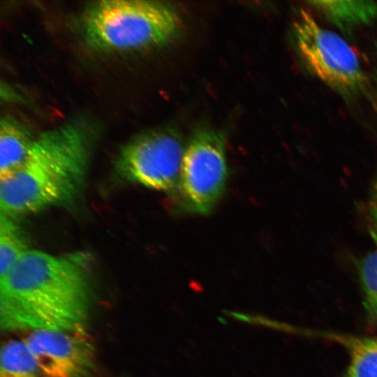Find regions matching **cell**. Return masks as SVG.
Returning <instances> with one entry per match:
<instances>
[{"label":"cell","mask_w":377,"mask_h":377,"mask_svg":"<svg viewBox=\"0 0 377 377\" xmlns=\"http://www.w3.org/2000/svg\"><path fill=\"white\" fill-rule=\"evenodd\" d=\"M368 210L372 222L377 230V177L374 179L370 189Z\"/></svg>","instance_id":"5bb4252c"},{"label":"cell","mask_w":377,"mask_h":377,"mask_svg":"<svg viewBox=\"0 0 377 377\" xmlns=\"http://www.w3.org/2000/svg\"><path fill=\"white\" fill-rule=\"evenodd\" d=\"M29 250L27 241L22 228L12 216L1 213L0 276Z\"/></svg>","instance_id":"8fae6325"},{"label":"cell","mask_w":377,"mask_h":377,"mask_svg":"<svg viewBox=\"0 0 377 377\" xmlns=\"http://www.w3.org/2000/svg\"><path fill=\"white\" fill-rule=\"evenodd\" d=\"M308 3L341 29L367 24L377 17V3L371 1H311Z\"/></svg>","instance_id":"9c48e42d"},{"label":"cell","mask_w":377,"mask_h":377,"mask_svg":"<svg viewBox=\"0 0 377 377\" xmlns=\"http://www.w3.org/2000/svg\"><path fill=\"white\" fill-rule=\"evenodd\" d=\"M346 377H377V337L353 343Z\"/></svg>","instance_id":"7c38bea8"},{"label":"cell","mask_w":377,"mask_h":377,"mask_svg":"<svg viewBox=\"0 0 377 377\" xmlns=\"http://www.w3.org/2000/svg\"><path fill=\"white\" fill-rule=\"evenodd\" d=\"M34 138L17 121L3 118L0 123V177L15 170L25 160Z\"/></svg>","instance_id":"ba28073f"},{"label":"cell","mask_w":377,"mask_h":377,"mask_svg":"<svg viewBox=\"0 0 377 377\" xmlns=\"http://www.w3.org/2000/svg\"><path fill=\"white\" fill-rule=\"evenodd\" d=\"M89 306L84 257L27 251L0 276V324L6 331L82 326Z\"/></svg>","instance_id":"6da1fadb"},{"label":"cell","mask_w":377,"mask_h":377,"mask_svg":"<svg viewBox=\"0 0 377 377\" xmlns=\"http://www.w3.org/2000/svg\"><path fill=\"white\" fill-rule=\"evenodd\" d=\"M0 377H42L36 359L24 340H10L2 346Z\"/></svg>","instance_id":"30bf717a"},{"label":"cell","mask_w":377,"mask_h":377,"mask_svg":"<svg viewBox=\"0 0 377 377\" xmlns=\"http://www.w3.org/2000/svg\"><path fill=\"white\" fill-rule=\"evenodd\" d=\"M42 377H91L95 350L83 326L32 331L24 339Z\"/></svg>","instance_id":"52a82bcc"},{"label":"cell","mask_w":377,"mask_h":377,"mask_svg":"<svg viewBox=\"0 0 377 377\" xmlns=\"http://www.w3.org/2000/svg\"><path fill=\"white\" fill-rule=\"evenodd\" d=\"M293 31L300 57L316 77L343 94L363 90L366 78L360 61L343 38L322 27L303 8L297 13Z\"/></svg>","instance_id":"277c9868"},{"label":"cell","mask_w":377,"mask_h":377,"mask_svg":"<svg viewBox=\"0 0 377 377\" xmlns=\"http://www.w3.org/2000/svg\"><path fill=\"white\" fill-rule=\"evenodd\" d=\"M88 145L83 130L74 124L34 138L20 166L0 177L1 213L30 214L72 200L84 184Z\"/></svg>","instance_id":"7a4b0ae2"},{"label":"cell","mask_w":377,"mask_h":377,"mask_svg":"<svg viewBox=\"0 0 377 377\" xmlns=\"http://www.w3.org/2000/svg\"><path fill=\"white\" fill-rule=\"evenodd\" d=\"M184 149L172 130L147 133L123 146L117 170L133 183L156 191H173L178 184Z\"/></svg>","instance_id":"8992f818"},{"label":"cell","mask_w":377,"mask_h":377,"mask_svg":"<svg viewBox=\"0 0 377 377\" xmlns=\"http://www.w3.org/2000/svg\"><path fill=\"white\" fill-rule=\"evenodd\" d=\"M225 140L219 132L201 129L185 146L177 186L187 212L207 214L223 194L228 179Z\"/></svg>","instance_id":"5b68a950"},{"label":"cell","mask_w":377,"mask_h":377,"mask_svg":"<svg viewBox=\"0 0 377 377\" xmlns=\"http://www.w3.org/2000/svg\"><path fill=\"white\" fill-rule=\"evenodd\" d=\"M357 269L364 306L369 318L377 323V249L362 256Z\"/></svg>","instance_id":"4fadbf2b"},{"label":"cell","mask_w":377,"mask_h":377,"mask_svg":"<svg viewBox=\"0 0 377 377\" xmlns=\"http://www.w3.org/2000/svg\"><path fill=\"white\" fill-rule=\"evenodd\" d=\"M179 19L170 7L141 0H104L85 11L84 35L94 48L146 49L166 43L177 34Z\"/></svg>","instance_id":"3957f363"}]
</instances>
